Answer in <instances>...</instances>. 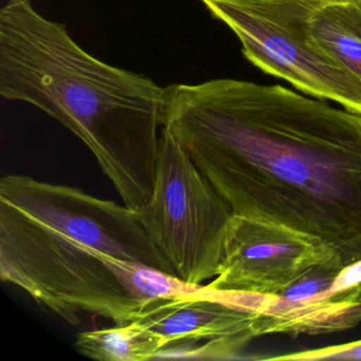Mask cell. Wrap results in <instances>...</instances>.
I'll list each match as a JSON object with an SVG mask.
<instances>
[{"label": "cell", "instance_id": "6da1fadb", "mask_svg": "<svg viewBox=\"0 0 361 361\" xmlns=\"http://www.w3.org/2000/svg\"><path fill=\"white\" fill-rule=\"evenodd\" d=\"M162 124L234 215L361 262V115L284 86L214 79L166 86Z\"/></svg>", "mask_w": 361, "mask_h": 361}, {"label": "cell", "instance_id": "7a4b0ae2", "mask_svg": "<svg viewBox=\"0 0 361 361\" xmlns=\"http://www.w3.org/2000/svg\"><path fill=\"white\" fill-rule=\"evenodd\" d=\"M164 90L88 54L32 0L0 10V94L35 105L81 139L132 210L153 194Z\"/></svg>", "mask_w": 361, "mask_h": 361}, {"label": "cell", "instance_id": "3957f363", "mask_svg": "<svg viewBox=\"0 0 361 361\" xmlns=\"http://www.w3.org/2000/svg\"><path fill=\"white\" fill-rule=\"evenodd\" d=\"M0 279L75 326L81 324L83 312L126 324L136 320L142 306L92 240L37 221L3 200Z\"/></svg>", "mask_w": 361, "mask_h": 361}, {"label": "cell", "instance_id": "277c9868", "mask_svg": "<svg viewBox=\"0 0 361 361\" xmlns=\"http://www.w3.org/2000/svg\"><path fill=\"white\" fill-rule=\"evenodd\" d=\"M238 37L245 58L300 92L361 115V81L312 37L322 0H202Z\"/></svg>", "mask_w": 361, "mask_h": 361}, {"label": "cell", "instance_id": "5b68a950", "mask_svg": "<svg viewBox=\"0 0 361 361\" xmlns=\"http://www.w3.org/2000/svg\"><path fill=\"white\" fill-rule=\"evenodd\" d=\"M135 211L176 276L191 284L217 276L233 212L168 128L160 135L153 194Z\"/></svg>", "mask_w": 361, "mask_h": 361}, {"label": "cell", "instance_id": "8992f818", "mask_svg": "<svg viewBox=\"0 0 361 361\" xmlns=\"http://www.w3.org/2000/svg\"><path fill=\"white\" fill-rule=\"evenodd\" d=\"M0 200L48 225L81 232L109 257L176 276L137 217L136 211L83 190L37 180L27 175L0 179Z\"/></svg>", "mask_w": 361, "mask_h": 361}, {"label": "cell", "instance_id": "52a82bcc", "mask_svg": "<svg viewBox=\"0 0 361 361\" xmlns=\"http://www.w3.org/2000/svg\"><path fill=\"white\" fill-rule=\"evenodd\" d=\"M334 257H340L314 236L266 219L233 214L221 270L208 286L278 295L314 266Z\"/></svg>", "mask_w": 361, "mask_h": 361}, {"label": "cell", "instance_id": "ba28073f", "mask_svg": "<svg viewBox=\"0 0 361 361\" xmlns=\"http://www.w3.org/2000/svg\"><path fill=\"white\" fill-rule=\"evenodd\" d=\"M255 312L219 300L179 298L151 300L136 320L166 339L160 358L238 359L257 338ZM135 320V321H136Z\"/></svg>", "mask_w": 361, "mask_h": 361}, {"label": "cell", "instance_id": "9c48e42d", "mask_svg": "<svg viewBox=\"0 0 361 361\" xmlns=\"http://www.w3.org/2000/svg\"><path fill=\"white\" fill-rule=\"evenodd\" d=\"M228 302L257 314V337L272 334L324 335L353 329L361 322V283L303 301L229 291Z\"/></svg>", "mask_w": 361, "mask_h": 361}, {"label": "cell", "instance_id": "30bf717a", "mask_svg": "<svg viewBox=\"0 0 361 361\" xmlns=\"http://www.w3.org/2000/svg\"><path fill=\"white\" fill-rule=\"evenodd\" d=\"M310 29L317 43L361 81V3L321 6L310 18Z\"/></svg>", "mask_w": 361, "mask_h": 361}, {"label": "cell", "instance_id": "8fae6325", "mask_svg": "<svg viewBox=\"0 0 361 361\" xmlns=\"http://www.w3.org/2000/svg\"><path fill=\"white\" fill-rule=\"evenodd\" d=\"M161 335L136 320L111 329L78 334L75 346L82 355L101 361H147L157 359L166 348Z\"/></svg>", "mask_w": 361, "mask_h": 361}, {"label": "cell", "instance_id": "7c38bea8", "mask_svg": "<svg viewBox=\"0 0 361 361\" xmlns=\"http://www.w3.org/2000/svg\"><path fill=\"white\" fill-rule=\"evenodd\" d=\"M259 359L270 361L361 360V340Z\"/></svg>", "mask_w": 361, "mask_h": 361}, {"label": "cell", "instance_id": "4fadbf2b", "mask_svg": "<svg viewBox=\"0 0 361 361\" xmlns=\"http://www.w3.org/2000/svg\"><path fill=\"white\" fill-rule=\"evenodd\" d=\"M322 1H325V3H334V1H346V0H322ZM353 1H359V3H361V0H353Z\"/></svg>", "mask_w": 361, "mask_h": 361}]
</instances>
